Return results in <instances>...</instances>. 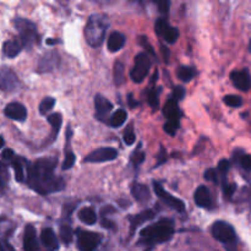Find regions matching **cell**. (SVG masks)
Segmentation results:
<instances>
[{
  "mask_svg": "<svg viewBox=\"0 0 251 251\" xmlns=\"http://www.w3.org/2000/svg\"><path fill=\"white\" fill-rule=\"evenodd\" d=\"M174 233V223L172 220H161L156 225L144 228L141 232V242L145 244H161L168 242Z\"/></svg>",
  "mask_w": 251,
  "mask_h": 251,
  "instance_id": "obj_2",
  "label": "cell"
},
{
  "mask_svg": "<svg viewBox=\"0 0 251 251\" xmlns=\"http://www.w3.org/2000/svg\"><path fill=\"white\" fill-rule=\"evenodd\" d=\"M41 242L46 248L50 250H58L59 243L55 233L51 228H44L41 233Z\"/></svg>",
  "mask_w": 251,
  "mask_h": 251,
  "instance_id": "obj_19",
  "label": "cell"
},
{
  "mask_svg": "<svg viewBox=\"0 0 251 251\" xmlns=\"http://www.w3.org/2000/svg\"><path fill=\"white\" fill-rule=\"evenodd\" d=\"M55 43H58V41H54V39H48V41H47V44H55Z\"/></svg>",
  "mask_w": 251,
  "mask_h": 251,
  "instance_id": "obj_52",
  "label": "cell"
},
{
  "mask_svg": "<svg viewBox=\"0 0 251 251\" xmlns=\"http://www.w3.org/2000/svg\"><path fill=\"white\" fill-rule=\"evenodd\" d=\"M1 221H2V218H0V222H1Z\"/></svg>",
  "mask_w": 251,
  "mask_h": 251,
  "instance_id": "obj_56",
  "label": "cell"
},
{
  "mask_svg": "<svg viewBox=\"0 0 251 251\" xmlns=\"http://www.w3.org/2000/svg\"><path fill=\"white\" fill-rule=\"evenodd\" d=\"M95 107H96V118L100 122H107L108 115L110 110L113 109V104L103 97L102 95H96L95 97Z\"/></svg>",
  "mask_w": 251,
  "mask_h": 251,
  "instance_id": "obj_14",
  "label": "cell"
},
{
  "mask_svg": "<svg viewBox=\"0 0 251 251\" xmlns=\"http://www.w3.org/2000/svg\"><path fill=\"white\" fill-rule=\"evenodd\" d=\"M230 80L234 83L235 87L238 90L243 91V92H247L251 88V76L247 69L239 71H233L230 74Z\"/></svg>",
  "mask_w": 251,
  "mask_h": 251,
  "instance_id": "obj_13",
  "label": "cell"
},
{
  "mask_svg": "<svg viewBox=\"0 0 251 251\" xmlns=\"http://www.w3.org/2000/svg\"><path fill=\"white\" fill-rule=\"evenodd\" d=\"M176 75H178L179 80H181L183 82H189V81L193 80L194 76H195V71H194L193 68H189V66H180V68L178 69Z\"/></svg>",
  "mask_w": 251,
  "mask_h": 251,
  "instance_id": "obj_27",
  "label": "cell"
},
{
  "mask_svg": "<svg viewBox=\"0 0 251 251\" xmlns=\"http://www.w3.org/2000/svg\"><path fill=\"white\" fill-rule=\"evenodd\" d=\"M118 157V151L112 147H102V149H98L96 151H93L92 153L88 154L85 158L86 162H90V163H100V162H107V161H113Z\"/></svg>",
  "mask_w": 251,
  "mask_h": 251,
  "instance_id": "obj_11",
  "label": "cell"
},
{
  "mask_svg": "<svg viewBox=\"0 0 251 251\" xmlns=\"http://www.w3.org/2000/svg\"><path fill=\"white\" fill-rule=\"evenodd\" d=\"M100 226H102L103 228H107V229H114L115 228L114 222L110 220H108V218H103L102 222H100Z\"/></svg>",
  "mask_w": 251,
  "mask_h": 251,
  "instance_id": "obj_48",
  "label": "cell"
},
{
  "mask_svg": "<svg viewBox=\"0 0 251 251\" xmlns=\"http://www.w3.org/2000/svg\"><path fill=\"white\" fill-rule=\"evenodd\" d=\"M166 153H167L166 150H164L163 147H161V151H159V153H158V158H157V167L161 166V164H163V163H166V161H167Z\"/></svg>",
  "mask_w": 251,
  "mask_h": 251,
  "instance_id": "obj_45",
  "label": "cell"
},
{
  "mask_svg": "<svg viewBox=\"0 0 251 251\" xmlns=\"http://www.w3.org/2000/svg\"><path fill=\"white\" fill-rule=\"evenodd\" d=\"M59 235H60L61 242L65 245H69L73 242V229L70 228V226L64 225L61 226L60 229H59Z\"/></svg>",
  "mask_w": 251,
  "mask_h": 251,
  "instance_id": "obj_30",
  "label": "cell"
},
{
  "mask_svg": "<svg viewBox=\"0 0 251 251\" xmlns=\"http://www.w3.org/2000/svg\"><path fill=\"white\" fill-rule=\"evenodd\" d=\"M15 27L20 33V39L22 44L26 48H31L34 43L39 41L38 33H37V27L33 22L28 21L26 19L17 17L15 20Z\"/></svg>",
  "mask_w": 251,
  "mask_h": 251,
  "instance_id": "obj_4",
  "label": "cell"
},
{
  "mask_svg": "<svg viewBox=\"0 0 251 251\" xmlns=\"http://www.w3.org/2000/svg\"><path fill=\"white\" fill-rule=\"evenodd\" d=\"M59 61H60V55H59L58 51H49L46 53L41 58V60L38 61V73H49L53 69H55L59 65Z\"/></svg>",
  "mask_w": 251,
  "mask_h": 251,
  "instance_id": "obj_12",
  "label": "cell"
},
{
  "mask_svg": "<svg viewBox=\"0 0 251 251\" xmlns=\"http://www.w3.org/2000/svg\"><path fill=\"white\" fill-rule=\"evenodd\" d=\"M150 1L154 2V4L158 6L159 11L162 12V14L167 15L169 11V2H171V0H150Z\"/></svg>",
  "mask_w": 251,
  "mask_h": 251,
  "instance_id": "obj_36",
  "label": "cell"
},
{
  "mask_svg": "<svg viewBox=\"0 0 251 251\" xmlns=\"http://www.w3.org/2000/svg\"><path fill=\"white\" fill-rule=\"evenodd\" d=\"M194 199H195V202L199 207L210 208L212 206V199H211L210 190L205 185H201L196 189Z\"/></svg>",
  "mask_w": 251,
  "mask_h": 251,
  "instance_id": "obj_16",
  "label": "cell"
},
{
  "mask_svg": "<svg viewBox=\"0 0 251 251\" xmlns=\"http://www.w3.org/2000/svg\"><path fill=\"white\" fill-rule=\"evenodd\" d=\"M150 68H151V60L147 56V53L137 54L135 58V66L130 73L131 80L136 83L142 82L149 75Z\"/></svg>",
  "mask_w": 251,
  "mask_h": 251,
  "instance_id": "obj_6",
  "label": "cell"
},
{
  "mask_svg": "<svg viewBox=\"0 0 251 251\" xmlns=\"http://www.w3.org/2000/svg\"><path fill=\"white\" fill-rule=\"evenodd\" d=\"M108 26H109V21H108L107 16L98 14L92 15L88 19L87 25L85 27L86 42L93 48L100 47L104 41Z\"/></svg>",
  "mask_w": 251,
  "mask_h": 251,
  "instance_id": "obj_3",
  "label": "cell"
},
{
  "mask_svg": "<svg viewBox=\"0 0 251 251\" xmlns=\"http://www.w3.org/2000/svg\"><path fill=\"white\" fill-rule=\"evenodd\" d=\"M249 51L251 53V39H250V42H249Z\"/></svg>",
  "mask_w": 251,
  "mask_h": 251,
  "instance_id": "obj_54",
  "label": "cell"
},
{
  "mask_svg": "<svg viewBox=\"0 0 251 251\" xmlns=\"http://www.w3.org/2000/svg\"><path fill=\"white\" fill-rule=\"evenodd\" d=\"M225 103L228 105V107H232V108H239L242 107L243 104V100L242 97L239 96H234V95H228L225 97Z\"/></svg>",
  "mask_w": 251,
  "mask_h": 251,
  "instance_id": "obj_34",
  "label": "cell"
},
{
  "mask_svg": "<svg viewBox=\"0 0 251 251\" xmlns=\"http://www.w3.org/2000/svg\"><path fill=\"white\" fill-rule=\"evenodd\" d=\"M205 179L208 181H212L213 184L220 183V178H218V173L215 169H207L205 173Z\"/></svg>",
  "mask_w": 251,
  "mask_h": 251,
  "instance_id": "obj_39",
  "label": "cell"
},
{
  "mask_svg": "<svg viewBox=\"0 0 251 251\" xmlns=\"http://www.w3.org/2000/svg\"><path fill=\"white\" fill-rule=\"evenodd\" d=\"M162 51H163V55H164V60H166V61H168V59H169V55H168V54H169V50H168V49H164V46H162Z\"/></svg>",
  "mask_w": 251,
  "mask_h": 251,
  "instance_id": "obj_51",
  "label": "cell"
},
{
  "mask_svg": "<svg viewBox=\"0 0 251 251\" xmlns=\"http://www.w3.org/2000/svg\"><path fill=\"white\" fill-rule=\"evenodd\" d=\"M54 105H55V100H54V98L51 97L44 98V100L41 102V104H39V113H41L42 115H46L49 110L53 109Z\"/></svg>",
  "mask_w": 251,
  "mask_h": 251,
  "instance_id": "obj_31",
  "label": "cell"
},
{
  "mask_svg": "<svg viewBox=\"0 0 251 251\" xmlns=\"http://www.w3.org/2000/svg\"><path fill=\"white\" fill-rule=\"evenodd\" d=\"M49 124L53 127V139H55V136L58 135L59 130L61 127V123H63V118L59 113H54V114H50L48 117Z\"/></svg>",
  "mask_w": 251,
  "mask_h": 251,
  "instance_id": "obj_28",
  "label": "cell"
},
{
  "mask_svg": "<svg viewBox=\"0 0 251 251\" xmlns=\"http://www.w3.org/2000/svg\"><path fill=\"white\" fill-rule=\"evenodd\" d=\"M230 163L227 159H222V161H220V163H218V172H220V174H222L223 176H226V174L228 173Z\"/></svg>",
  "mask_w": 251,
  "mask_h": 251,
  "instance_id": "obj_42",
  "label": "cell"
},
{
  "mask_svg": "<svg viewBox=\"0 0 251 251\" xmlns=\"http://www.w3.org/2000/svg\"><path fill=\"white\" fill-rule=\"evenodd\" d=\"M24 48V44H22L21 39L19 38H12L9 39L4 43L2 46V54H4L6 58H15L20 54V51Z\"/></svg>",
  "mask_w": 251,
  "mask_h": 251,
  "instance_id": "obj_18",
  "label": "cell"
},
{
  "mask_svg": "<svg viewBox=\"0 0 251 251\" xmlns=\"http://www.w3.org/2000/svg\"><path fill=\"white\" fill-rule=\"evenodd\" d=\"M19 88V78L11 69L6 66L0 68V90L4 92H12Z\"/></svg>",
  "mask_w": 251,
  "mask_h": 251,
  "instance_id": "obj_9",
  "label": "cell"
},
{
  "mask_svg": "<svg viewBox=\"0 0 251 251\" xmlns=\"http://www.w3.org/2000/svg\"><path fill=\"white\" fill-rule=\"evenodd\" d=\"M12 168L15 172V178L19 183H22L25 180V168H24V159L22 158H12L11 159Z\"/></svg>",
  "mask_w": 251,
  "mask_h": 251,
  "instance_id": "obj_25",
  "label": "cell"
},
{
  "mask_svg": "<svg viewBox=\"0 0 251 251\" xmlns=\"http://www.w3.org/2000/svg\"><path fill=\"white\" fill-rule=\"evenodd\" d=\"M211 234L222 244H232L235 242V230L229 223L225 221H217L211 227Z\"/></svg>",
  "mask_w": 251,
  "mask_h": 251,
  "instance_id": "obj_5",
  "label": "cell"
},
{
  "mask_svg": "<svg viewBox=\"0 0 251 251\" xmlns=\"http://www.w3.org/2000/svg\"><path fill=\"white\" fill-rule=\"evenodd\" d=\"M4 144H5V141H4V139H2L1 136H0V149H1L2 146H4Z\"/></svg>",
  "mask_w": 251,
  "mask_h": 251,
  "instance_id": "obj_53",
  "label": "cell"
},
{
  "mask_svg": "<svg viewBox=\"0 0 251 251\" xmlns=\"http://www.w3.org/2000/svg\"><path fill=\"white\" fill-rule=\"evenodd\" d=\"M157 34L161 36L167 43L173 44L178 41L179 38V31L174 27L169 26L168 21L166 19H158L156 22V26H154Z\"/></svg>",
  "mask_w": 251,
  "mask_h": 251,
  "instance_id": "obj_10",
  "label": "cell"
},
{
  "mask_svg": "<svg viewBox=\"0 0 251 251\" xmlns=\"http://www.w3.org/2000/svg\"><path fill=\"white\" fill-rule=\"evenodd\" d=\"M127 114L124 109H118L114 114H112V117L109 118V124L113 127H119L126 122Z\"/></svg>",
  "mask_w": 251,
  "mask_h": 251,
  "instance_id": "obj_26",
  "label": "cell"
},
{
  "mask_svg": "<svg viewBox=\"0 0 251 251\" xmlns=\"http://www.w3.org/2000/svg\"><path fill=\"white\" fill-rule=\"evenodd\" d=\"M159 91L156 90V88H152V90L149 91V95H147V100H149V104L151 105L153 109H157L159 105Z\"/></svg>",
  "mask_w": 251,
  "mask_h": 251,
  "instance_id": "obj_33",
  "label": "cell"
},
{
  "mask_svg": "<svg viewBox=\"0 0 251 251\" xmlns=\"http://www.w3.org/2000/svg\"><path fill=\"white\" fill-rule=\"evenodd\" d=\"M5 115L16 122H25L27 118V109L24 104L19 102H12L5 107Z\"/></svg>",
  "mask_w": 251,
  "mask_h": 251,
  "instance_id": "obj_15",
  "label": "cell"
},
{
  "mask_svg": "<svg viewBox=\"0 0 251 251\" xmlns=\"http://www.w3.org/2000/svg\"><path fill=\"white\" fill-rule=\"evenodd\" d=\"M0 250H4V247L1 245V242H0Z\"/></svg>",
  "mask_w": 251,
  "mask_h": 251,
  "instance_id": "obj_55",
  "label": "cell"
},
{
  "mask_svg": "<svg viewBox=\"0 0 251 251\" xmlns=\"http://www.w3.org/2000/svg\"><path fill=\"white\" fill-rule=\"evenodd\" d=\"M115 210L112 207V206H104V207L100 208V215L103 217H105V215H109V213H114Z\"/></svg>",
  "mask_w": 251,
  "mask_h": 251,
  "instance_id": "obj_49",
  "label": "cell"
},
{
  "mask_svg": "<svg viewBox=\"0 0 251 251\" xmlns=\"http://www.w3.org/2000/svg\"><path fill=\"white\" fill-rule=\"evenodd\" d=\"M78 220L82 223L88 226H92L97 222V215L95 212L93 207H83L77 212Z\"/></svg>",
  "mask_w": 251,
  "mask_h": 251,
  "instance_id": "obj_24",
  "label": "cell"
},
{
  "mask_svg": "<svg viewBox=\"0 0 251 251\" xmlns=\"http://www.w3.org/2000/svg\"><path fill=\"white\" fill-rule=\"evenodd\" d=\"M38 248L36 229H34L33 226H26L24 235V249L26 251H36L38 250Z\"/></svg>",
  "mask_w": 251,
  "mask_h": 251,
  "instance_id": "obj_17",
  "label": "cell"
},
{
  "mask_svg": "<svg viewBox=\"0 0 251 251\" xmlns=\"http://www.w3.org/2000/svg\"><path fill=\"white\" fill-rule=\"evenodd\" d=\"M129 103H130V107L131 108H135L139 105V102L137 100H135L134 98H132V95H129Z\"/></svg>",
  "mask_w": 251,
  "mask_h": 251,
  "instance_id": "obj_50",
  "label": "cell"
},
{
  "mask_svg": "<svg viewBox=\"0 0 251 251\" xmlns=\"http://www.w3.org/2000/svg\"><path fill=\"white\" fill-rule=\"evenodd\" d=\"M163 114L167 119H174L179 120L181 118V112L180 108L178 105V100H176L174 98L167 100L166 105L163 108Z\"/></svg>",
  "mask_w": 251,
  "mask_h": 251,
  "instance_id": "obj_20",
  "label": "cell"
},
{
  "mask_svg": "<svg viewBox=\"0 0 251 251\" xmlns=\"http://www.w3.org/2000/svg\"><path fill=\"white\" fill-rule=\"evenodd\" d=\"M235 190H237V185H235V184L226 183L225 185H223V194H225V196L227 199L232 198V196L234 195Z\"/></svg>",
  "mask_w": 251,
  "mask_h": 251,
  "instance_id": "obj_40",
  "label": "cell"
},
{
  "mask_svg": "<svg viewBox=\"0 0 251 251\" xmlns=\"http://www.w3.org/2000/svg\"><path fill=\"white\" fill-rule=\"evenodd\" d=\"M139 41H140V44H141V46L146 49V53L149 51V53L152 54V55H156V53H154L153 48L151 47V44H150L149 39H147L146 36H140Z\"/></svg>",
  "mask_w": 251,
  "mask_h": 251,
  "instance_id": "obj_41",
  "label": "cell"
},
{
  "mask_svg": "<svg viewBox=\"0 0 251 251\" xmlns=\"http://www.w3.org/2000/svg\"><path fill=\"white\" fill-rule=\"evenodd\" d=\"M0 176L5 181L9 180V171H7V167L4 163H1V162H0Z\"/></svg>",
  "mask_w": 251,
  "mask_h": 251,
  "instance_id": "obj_47",
  "label": "cell"
},
{
  "mask_svg": "<svg viewBox=\"0 0 251 251\" xmlns=\"http://www.w3.org/2000/svg\"><path fill=\"white\" fill-rule=\"evenodd\" d=\"M131 194L134 196V199L139 202H146L151 199V193H150L149 188L144 184L135 183L134 185L131 186Z\"/></svg>",
  "mask_w": 251,
  "mask_h": 251,
  "instance_id": "obj_21",
  "label": "cell"
},
{
  "mask_svg": "<svg viewBox=\"0 0 251 251\" xmlns=\"http://www.w3.org/2000/svg\"><path fill=\"white\" fill-rule=\"evenodd\" d=\"M108 50L114 53V51L120 50L125 44V36L120 32H113L110 36L108 37Z\"/></svg>",
  "mask_w": 251,
  "mask_h": 251,
  "instance_id": "obj_22",
  "label": "cell"
},
{
  "mask_svg": "<svg viewBox=\"0 0 251 251\" xmlns=\"http://www.w3.org/2000/svg\"><path fill=\"white\" fill-rule=\"evenodd\" d=\"M144 159H145V153H142V152H139V151H135L134 154H132V157H131L132 163L137 164V166H139V164H141L142 162H144Z\"/></svg>",
  "mask_w": 251,
  "mask_h": 251,
  "instance_id": "obj_44",
  "label": "cell"
},
{
  "mask_svg": "<svg viewBox=\"0 0 251 251\" xmlns=\"http://www.w3.org/2000/svg\"><path fill=\"white\" fill-rule=\"evenodd\" d=\"M55 158H41L32 164H27V184L38 194L55 193L65 186L61 178L53 174L56 167Z\"/></svg>",
  "mask_w": 251,
  "mask_h": 251,
  "instance_id": "obj_1",
  "label": "cell"
},
{
  "mask_svg": "<svg viewBox=\"0 0 251 251\" xmlns=\"http://www.w3.org/2000/svg\"><path fill=\"white\" fill-rule=\"evenodd\" d=\"M154 193L162 200V202L166 203L168 207L173 208V210L178 211V212H184L185 211V203L180 200V199L176 198V196L171 195L169 193H167L163 188H162L161 184L153 183Z\"/></svg>",
  "mask_w": 251,
  "mask_h": 251,
  "instance_id": "obj_8",
  "label": "cell"
},
{
  "mask_svg": "<svg viewBox=\"0 0 251 251\" xmlns=\"http://www.w3.org/2000/svg\"><path fill=\"white\" fill-rule=\"evenodd\" d=\"M185 97V88L184 87H181V86H178V87H176L174 88V91H173V98L176 100H183V98Z\"/></svg>",
  "mask_w": 251,
  "mask_h": 251,
  "instance_id": "obj_43",
  "label": "cell"
},
{
  "mask_svg": "<svg viewBox=\"0 0 251 251\" xmlns=\"http://www.w3.org/2000/svg\"><path fill=\"white\" fill-rule=\"evenodd\" d=\"M14 157H15V152L12 151L11 149L4 150V151H2V153H1V158L4 159V161H11Z\"/></svg>",
  "mask_w": 251,
  "mask_h": 251,
  "instance_id": "obj_46",
  "label": "cell"
},
{
  "mask_svg": "<svg viewBox=\"0 0 251 251\" xmlns=\"http://www.w3.org/2000/svg\"><path fill=\"white\" fill-rule=\"evenodd\" d=\"M76 161V157L73 152H69V153L65 154V159L63 162V166H61V169L63 171H66V169H70L73 168V166L75 164Z\"/></svg>",
  "mask_w": 251,
  "mask_h": 251,
  "instance_id": "obj_35",
  "label": "cell"
},
{
  "mask_svg": "<svg viewBox=\"0 0 251 251\" xmlns=\"http://www.w3.org/2000/svg\"><path fill=\"white\" fill-rule=\"evenodd\" d=\"M135 139H136V137H135L134 131H132V127L129 126L124 132V142L127 145V146H131V145L135 142Z\"/></svg>",
  "mask_w": 251,
  "mask_h": 251,
  "instance_id": "obj_38",
  "label": "cell"
},
{
  "mask_svg": "<svg viewBox=\"0 0 251 251\" xmlns=\"http://www.w3.org/2000/svg\"><path fill=\"white\" fill-rule=\"evenodd\" d=\"M124 65L120 61H117L114 65V83L117 86H122L125 81Z\"/></svg>",
  "mask_w": 251,
  "mask_h": 251,
  "instance_id": "obj_29",
  "label": "cell"
},
{
  "mask_svg": "<svg viewBox=\"0 0 251 251\" xmlns=\"http://www.w3.org/2000/svg\"><path fill=\"white\" fill-rule=\"evenodd\" d=\"M238 161L245 171H251V154H240Z\"/></svg>",
  "mask_w": 251,
  "mask_h": 251,
  "instance_id": "obj_37",
  "label": "cell"
},
{
  "mask_svg": "<svg viewBox=\"0 0 251 251\" xmlns=\"http://www.w3.org/2000/svg\"><path fill=\"white\" fill-rule=\"evenodd\" d=\"M179 127H180V124H179V120H174V119H167V123L164 124L163 129L164 131L167 132L168 135L173 136L176 135V132L178 131Z\"/></svg>",
  "mask_w": 251,
  "mask_h": 251,
  "instance_id": "obj_32",
  "label": "cell"
},
{
  "mask_svg": "<svg viewBox=\"0 0 251 251\" xmlns=\"http://www.w3.org/2000/svg\"><path fill=\"white\" fill-rule=\"evenodd\" d=\"M154 216H156V213H154L153 211L146 210V211H144V212L140 213V215L130 217V222H131V228H130V230H131V234L135 232V229H136L139 226H141L142 223H145V222H147V221L154 218Z\"/></svg>",
  "mask_w": 251,
  "mask_h": 251,
  "instance_id": "obj_23",
  "label": "cell"
},
{
  "mask_svg": "<svg viewBox=\"0 0 251 251\" xmlns=\"http://www.w3.org/2000/svg\"><path fill=\"white\" fill-rule=\"evenodd\" d=\"M100 237L97 233L86 232V230L78 229L77 232V248L82 251H92L97 249L100 245Z\"/></svg>",
  "mask_w": 251,
  "mask_h": 251,
  "instance_id": "obj_7",
  "label": "cell"
}]
</instances>
